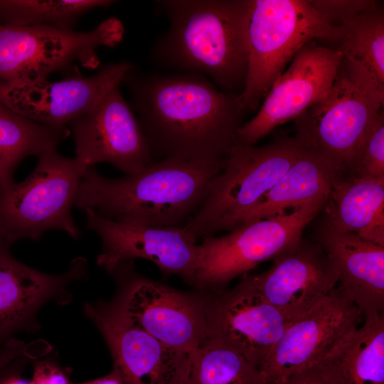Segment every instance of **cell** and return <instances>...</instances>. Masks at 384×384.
<instances>
[{
    "instance_id": "1",
    "label": "cell",
    "mask_w": 384,
    "mask_h": 384,
    "mask_svg": "<svg viewBox=\"0 0 384 384\" xmlns=\"http://www.w3.org/2000/svg\"><path fill=\"white\" fill-rule=\"evenodd\" d=\"M124 83L153 156L186 161L226 157L243 114L237 97L193 72L159 74L135 65Z\"/></svg>"
},
{
    "instance_id": "2",
    "label": "cell",
    "mask_w": 384,
    "mask_h": 384,
    "mask_svg": "<svg viewBox=\"0 0 384 384\" xmlns=\"http://www.w3.org/2000/svg\"><path fill=\"white\" fill-rule=\"evenodd\" d=\"M156 6L169 25L149 60L176 73L201 74L222 91L240 95L248 67L249 0H161Z\"/></svg>"
},
{
    "instance_id": "3",
    "label": "cell",
    "mask_w": 384,
    "mask_h": 384,
    "mask_svg": "<svg viewBox=\"0 0 384 384\" xmlns=\"http://www.w3.org/2000/svg\"><path fill=\"white\" fill-rule=\"evenodd\" d=\"M225 161L166 158L118 178L105 177L88 166L73 206L122 223L182 226L203 203Z\"/></svg>"
},
{
    "instance_id": "4",
    "label": "cell",
    "mask_w": 384,
    "mask_h": 384,
    "mask_svg": "<svg viewBox=\"0 0 384 384\" xmlns=\"http://www.w3.org/2000/svg\"><path fill=\"white\" fill-rule=\"evenodd\" d=\"M383 105L384 85L361 63L343 56L327 95L294 120V137L335 175L353 174Z\"/></svg>"
},
{
    "instance_id": "5",
    "label": "cell",
    "mask_w": 384,
    "mask_h": 384,
    "mask_svg": "<svg viewBox=\"0 0 384 384\" xmlns=\"http://www.w3.org/2000/svg\"><path fill=\"white\" fill-rule=\"evenodd\" d=\"M304 146L294 137L278 135L256 146L237 142L212 180L196 212L183 225L197 239L230 230L299 158Z\"/></svg>"
},
{
    "instance_id": "6",
    "label": "cell",
    "mask_w": 384,
    "mask_h": 384,
    "mask_svg": "<svg viewBox=\"0 0 384 384\" xmlns=\"http://www.w3.org/2000/svg\"><path fill=\"white\" fill-rule=\"evenodd\" d=\"M334 26L309 0H249L248 67L237 97L244 114L257 110L272 84L298 51L314 38L333 43Z\"/></svg>"
},
{
    "instance_id": "7",
    "label": "cell",
    "mask_w": 384,
    "mask_h": 384,
    "mask_svg": "<svg viewBox=\"0 0 384 384\" xmlns=\"http://www.w3.org/2000/svg\"><path fill=\"white\" fill-rule=\"evenodd\" d=\"M38 157L28 178L0 187V237L8 243L38 240L51 230L73 239L80 236L71 208L87 167L75 157L61 155L57 148Z\"/></svg>"
},
{
    "instance_id": "8",
    "label": "cell",
    "mask_w": 384,
    "mask_h": 384,
    "mask_svg": "<svg viewBox=\"0 0 384 384\" xmlns=\"http://www.w3.org/2000/svg\"><path fill=\"white\" fill-rule=\"evenodd\" d=\"M124 33L123 23L114 17L87 31L0 23V81L46 80L75 68V63L95 69L100 63L98 48L114 47Z\"/></svg>"
},
{
    "instance_id": "9",
    "label": "cell",
    "mask_w": 384,
    "mask_h": 384,
    "mask_svg": "<svg viewBox=\"0 0 384 384\" xmlns=\"http://www.w3.org/2000/svg\"><path fill=\"white\" fill-rule=\"evenodd\" d=\"M326 199L311 201L290 213L237 225L198 244L196 271L190 282L211 292L225 289L235 278L298 242L304 228L323 210Z\"/></svg>"
},
{
    "instance_id": "10",
    "label": "cell",
    "mask_w": 384,
    "mask_h": 384,
    "mask_svg": "<svg viewBox=\"0 0 384 384\" xmlns=\"http://www.w3.org/2000/svg\"><path fill=\"white\" fill-rule=\"evenodd\" d=\"M364 317L338 285L309 310L289 323L259 369L264 384H282L312 368Z\"/></svg>"
},
{
    "instance_id": "11",
    "label": "cell",
    "mask_w": 384,
    "mask_h": 384,
    "mask_svg": "<svg viewBox=\"0 0 384 384\" xmlns=\"http://www.w3.org/2000/svg\"><path fill=\"white\" fill-rule=\"evenodd\" d=\"M343 58L339 50L307 43L277 78L255 116L237 131V142L252 145L277 126L295 120L329 92Z\"/></svg>"
},
{
    "instance_id": "12",
    "label": "cell",
    "mask_w": 384,
    "mask_h": 384,
    "mask_svg": "<svg viewBox=\"0 0 384 384\" xmlns=\"http://www.w3.org/2000/svg\"><path fill=\"white\" fill-rule=\"evenodd\" d=\"M127 60L102 66L92 75L78 69L59 81H0V100L14 112L55 129L69 124L122 83L133 67Z\"/></svg>"
},
{
    "instance_id": "13",
    "label": "cell",
    "mask_w": 384,
    "mask_h": 384,
    "mask_svg": "<svg viewBox=\"0 0 384 384\" xmlns=\"http://www.w3.org/2000/svg\"><path fill=\"white\" fill-rule=\"evenodd\" d=\"M84 311L104 337L123 384H186L191 353L170 347L133 325L117 302L87 303Z\"/></svg>"
},
{
    "instance_id": "14",
    "label": "cell",
    "mask_w": 384,
    "mask_h": 384,
    "mask_svg": "<svg viewBox=\"0 0 384 384\" xmlns=\"http://www.w3.org/2000/svg\"><path fill=\"white\" fill-rule=\"evenodd\" d=\"M119 87L110 90L68 127L74 139L75 157L85 166L108 163L129 175L152 163L153 155Z\"/></svg>"
},
{
    "instance_id": "15",
    "label": "cell",
    "mask_w": 384,
    "mask_h": 384,
    "mask_svg": "<svg viewBox=\"0 0 384 384\" xmlns=\"http://www.w3.org/2000/svg\"><path fill=\"white\" fill-rule=\"evenodd\" d=\"M86 228L97 233L102 248L97 264L110 273L126 261L149 260L162 272L191 282L198 258V239L184 226L127 224L85 210Z\"/></svg>"
},
{
    "instance_id": "16",
    "label": "cell",
    "mask_w": 384,
    "mask_h": 384,
    "mask_svg": "<svg viewBox=\"0 0 384 384\" xmlns=\"http://www.w3.org/2000/svg\"><path fill=\"white\" fill-rule=\"evenodd\" d=\"M117 304L124 316L163 343L191 354L206 339V297L135 274Z\"/></svg>"
},
{
    "instance_id": "17",
    "label": "cell",
    "mask_w": 384,
    "mask_h": 384,
    "mask_svg": "<svg viewBox=\"0 0 384 384\" xmlns=\"http://www.w3.org/2000/svg\"><path fill=\"white\" fill-rule=\"evenodd\" d=\"M263 272L240 283L262 297L290 323L326 297L338 274L321 247L303 237L273 259Z\"/></svg>"
},
{
    "instance_id": "18",
    "label": "cell",
    "mask_w": 384,
    "mask_h": 384,
    "mask_svg": "<svg viewBox=\"0 0 384 384\" xmlns=\"http://www.w3.org/2000/svg\"><path fill=\"white\" fill-rule=\"evenodd\" d=\"M211 294L206 297V338L235 351L259 370L289 322L240 282Z\"/></svg>"
},
{
    "instance_id": "19",
    "label": "cell",
    "mask_w": 384,
    "mask_h": 384,
    "mask_svg": "<svg viewBox=\"0 0 384 384\" xmlns=\"http://www.w3.org/2000/svg\"><path fill=\"white\" fill-rule=\"evenodd\" d=\"M86 277L83 257L73 260L65 272L50 274L19 262L0 244V343L29 326L46 302H69L68 285Z\"/></svg>"
},
{
    "instance_id": "20",
    "label": "cell",
    "mask_w": 384,
    "mask_h": 384,
    "mask_svg": "<svg viewBox=\"0 0 384 384\" xmlns=\"http://www.w3.org/2000/svg\"><path fill=\"white\" fill-rule=\"evenodd\" d=\"M314 240L338 274V282L365 318L384 314V245L333 228L325 220Z\"/></svg>"
},
{
    "instance_id": "21",
    "label": "cell",
    "mask_w": 384,
    "mask_h": 384,
    "mask_svg": "<svg viewBox=\"0 0 384 384\" xmlns=\"http://www.w3.org/2000/svg\"><path fill=\"white\" fill-rule=\"evenodd\" d=\"M323 210L335 230L384 245V178L335 175Z\"/></svg>"
},
{
    "instance_id": "22",
    "label": "cell",
    "mask_w": 384,
    "mask_h": 384,
    "mask_svg": "<svg viewBox=\"0 0 384 384\" xmlns=\"http://www.w3.org/2000/svg\"><path fill=\"white\" fill-rule=\"evenodd\" d=\"M311 368L326 384H384V314L365 318Z\"/></svg>"
},
{
    "instance_id": "23",
    "label": "cell",
    "mask_w": 384,
    "mask_h": 384,
    "mask_svg": "<svg viewBox=\"0 0 384 384\" xmlns=\"http://www.w3.org/2000/svg\"><path fill=\"white\" fill-rule=\"evenodd\" d=\"M335 174L322 156L304 146L299 158L260 202L238 220L234 228L286 213L289 208H297L313 201L326 199Z\"/></svg>"
},
{
    "instance_id": "24",
    "label": "cell",
    "mask_w": 384,
    "mask_h": 384,
    "mask_svg": "<svg viewBox=\"0 0 384 384\" xmlns=\"http://www.w3.org/2000/svg\"><path fill=\"white\" fill-rule=\"evenodd\" d=\"M70 134L34 122L0 100V187L13 181L17 166L28 156L57 148Z\"/></svg>"
},
{
    "instance_id": "25",
    "label": "cell",
    "mask_w": 384,
    "mask_h": 384,
    "mask_svg": "<svg viewBox=\"0 0 384 384\" xmlns=\"http://www.w3.org/2000/svg\"><path fill=\"white\" fill-rule=\"evenodd\" d=\"M334 43L343 56L361 63L384 85V12L378 7L335 26Z\"/></svg>"
},
{
    "instance_id": "26",
    "label": "cell",
    "mask_w": 384,
    "mask_h": 384,
    "mask_svg": "<svg viewBox=\"0 0 384 384\" xmlns=\"http://www.w3.org/2000/svg\"><path fill=\"white\" fill-rule=\"evenodd\" d=\"M186 384H264L260 370L235 351L206 338L191 354Z\"/></svg>"
},
{
    "instance_id": "27",
    "label": "cell",
    "mask_w": 384,
    "mask_h": 384,
    "mask_svg": "<svg viewBox=\"0 0 384 384\" xmlns=\"http://www.w3.org/2000/svg\"><path fill=\"white\" fill-rule=\"evenodd\" d=\"M112 0H0V19L17 26H52L74 28L87 11L107 7Z\"/></svg>"
},
{
    "instance_id": "28",
    "label": "cell",
    "mask_w": 384,
    "mask_h": 384,
    "mask_svg": "<svg viewBox=\"0 0 384 384\" xmlns=\"http://www.w3.org/2000/svg\"><path fill=\"white\" fill-rule=\"evenodd\" d=\"M356 174L384 178V112L382 111L362 150Z\"/></svg>"
},
{
    "instance_id": "29",
    "label": "cell",
    "mask_w": 384,
    "mask_h": 384,
    "mask_svg": "<svg viewBox=\"0 0 384 384\" xmlns=\"http://www.w3.org/2000/svg\"><path fill=\"white\" fill-rule=\"evenodd\" d=\"M319 16L331 26H338L365 11L378 7L375 0H309Z\"/></svg>"
},
{
    "instance_id": "30",
    "label": "cell",
    "mask_w": 384,
    "mask_h": 384,
    "mask_svg": "<svg viewBox=\"0 0 384 384\" xmlns=\"http://www.w3.org/2000/svg\"><path fill=\"white\" fill-rule=\"evenodd\" d=\"M70 372L50 360L35 363L33 375L29 384H71Z\"/></svg>"
},
{
    "instance_id": "31",
    "label": "cell",
    "mask_w": 384,
    "mask_h": 384,
    "mask_svg": "<svg viewBox=\"0 0 384 384\" xmlns=\"http://www.w3.org/2000/svg\"><path fill=\"white\" fill-rule=\"evenodd\" d=\"M282 384H326L312 368L304 370Z\"/></svg>"
},
{
    "instance_id": "32",
    "label": "cell",
    "mask_w": 384,
    "mask_h": 384,
    "mask_svg": "<svg viewBox=\"0 0 384 384\" xmlns=\"http://www.w3.org/2000/svg\"><path fill=\"white\" fill-rule=\"evenodd\" d=\"M71 384H123V382L118 372L112 368V370L105 376L82 383L72 382Z\"/></svg>"
},
{
    "instance_id": "33",
    "label": "cell",
    "mask_w": 384,
    "mask_h": 384,
    "mask_svg": "<svg viewBox=\"0 0 384 384\" xmlns=\"http://www.w3.org/2000/svg\"><path fill=\"white\" fill-rule=\"evenodd\" d=\"M3 384H29V383H27L25 380H21L20 378H12L6 381Z\"/></svg>"
},
{
    "instance_id": "34",
    "label": "cell",
    "mask_w": 384,
    "mask_h": 384,
    "mask_svg": "<svg viewBox=\"0 0 384 384\" xmlns=\"http://www.w3.org/2000/svg\"></svg>"
}]
</instances>
